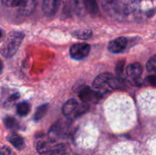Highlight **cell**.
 <instances>
[{"instance_id":"18","label":"cell","mask_w":156,"mask_h":155,"mask_svg":"<svg viewBox=\"0 0 156 155\" xmlns=\"http://www.w3.org/2000/svg\"><path fill=\"white\" fill-rule=\"evenodd\" d=\"M66 150L62 144H57L53 147V149L47 152L46 155H65Z\"/></svg>"},{"instance_id":"13","label":"cell","mask_w":156,"mask_h":155,"mask_svg":"<svg viewBox=\"0 0 156 155\" xmlns=\"http://www.w3.org/2000/svg\"><path fill=\"white\" fill-rule=\"evenodd\" d=\"M74 37L79 40H88L92 36V31L89 29H82V30H77L72 33Z\"/></svg>"},{"instance_id":"24","label":"cell","mask_w":156,"mask_h":155,"mask_svg":"<svg viewBox=\"0 0 156 155\" xmlns=\"http://www.w3.org/2000/svg\"><path fill=\"white\" fill-rule=\"evenodd\" d=\"M124 65H125L124 60L120 61L119 62H117V65H116V72H117L118 74H122V72H123V68H124Z\"/></svg>"},{"instance_id":"2","label":"cell","mask_w":156,"mask_h":155,"mask_svg":"<svg viewBox=\"0 0 156 155\" xmlns=\"http://www.w3.org/2000/svg\"><path fill=\"white\" fill-rule=\"evenodd\" d=\"M104 10L111 15H119L126 13V9L120 0H99Z\"/></svg>"},{"instance_id":"9","label":"cell","mask_w":156,"mask_h":155,"mask_svg":"<svg viewBox=\"0 0 156 155\" xmlns=\"http://www.w3.org/2000/svg\"><path fill=\"white\" fill-rule=\"evenodd\" d=\"M7 140L18 150H21L24 146V141L22 137L15 133H12L7 136Z\"/></svg>"},{"instance_id":"3","label":"cell","mask_w":156,"mask_h":155,"mask_svg":"<svg viewBox=\"0 0 156 155\" xmlns=\"http://www.w3.org/2000/svg\"><path fill=\"white\" fill-rule=\"evenodd\" d=\"M90 50H91V46L89 44L86 43H79L74 44L70 48V56L76 60H81L88 56Z\"/></svg>"},{"instance_id":"20","label":"cell","mask_w":156,"mask_h":155,"mask_svg":"<svg viewBox=\"0 0 156 155\" xmlns=\"http://www.w3.org/2000/svg\"><path fill=\"white\" fill-rule=\"evenodd\" d=\"M88 108H89V106L86 104V103H84L82 105H80V106H78V107L75 110V115L78 117L83 115L88 110Z\"/></svg>"},{"instance_id":"5","label":"cell","mask_w":156,"mask_h":155,"mask_svg":"<svg viewBox=\"0 0 156 155\" xmlns=\"http://www.w3.org/2000/svg\"><path fill=\"white\" fill-rule=\"evenodd\" d=\"M127 40L123 36H120L113 40L109 43L108 50L112 53H120L126 48Z\"/></svg>"},{"instance_id":"12","label":"cell","mask_w":156,"mask_h":155,"mask_svg":"<svg viewBox=\"0 0 156 155\" xmlns=\"http://www.w3.org/2000/svg\"><path fill=\"white\" fill-rule=\"evenodd\" d=\"M85 9L88 13L96 15L98 12V5L97 0H82Z\"/></svg>"},{"instance_id":"7","label":"cell","mask_w":156,"mask_h":155,"mask_svg":"<svg viewBox=\"0 0 156 155\" xmlns=\"http://www.w3.org/2000/svg\"><path fill=\"white\" fill-rule=\"evenodd\" d=\"M143 73V67L139 62L131 63L126 67V74L132 79H137L141 76Z\"/></svg>"},{"instance_id":"19","label":"cell","mask_w":156,"mask_h":155,"mask_svg":"<svg viewBox=\"0 0 156 155\" xmlns=\"http://www.w3.org/2000/svg\"><path fill=\"white\" fill-rule=\"evenodd\" d=\"M4 125L7 129H15L18 127V124L17 122L16 119L13 117L7 116L4 119Z\"/></svg>"},{"instance_id":"25","label":"cell","mask_w":156,"mask_h":155,"mask_svg":"<svg viewBox=\"0 0 156 155\" xmlns=\"http://www.w3.org/2000/svg\"><path fill=\"white\" fill-rule=\"evenodd\" d=\"M19 97L20 95L18 93H15V94H12V95L9 97V98L8 99L7 101H6V103H7V104H10V103H14L15 100H17L18 98H19Z\"/></svg>"},{"instance_id":"16","label":"cell","mask_w":156,"mask_h":155,"mask_svg":"<svg viewBox=\"0 0 156 155\" xmlns=\"http://www.w3.org/2000/svg\"><path fill=\"white\" fill-rule=\"evenodd\" d=\"M53 147L54 146H51L50 143L47 142V141H41L37 144V150L40 153H47L51 149H53Z\"/></svg>"},{"instance_id":"23","label":"cell","mask_w":156,"mask_h":155,"mask_svg":"<svg viewBox=\"0 0 156 155\" xmlns=\"http://www.w3.org/2000/svg\"><path fill=\"white\" fill-rule=\"evenodd\" d=\"M0 155H15V153L7 146H3L0 149Z\"/></svg>"},{"instance_id":"28","label":"cell","mask_w":156,"mask_h":155,"mask_svg":"<svg viewBox=\"0 0 156 155\" xmlns=\"http://www.w3.org/2000/svg\"><path fill=\"white\" fill-rule=\"evenodd\" d=\"M2 30H0V39H1L2 37Z\"/></svg>"},{"instance_id":"22","label":"cell","mask_w":156,"mask_h":155,"mask_svg":"<svg viewBox=\"0 0 156 155\" xmlns=\"http://www.w3.org/2000/svg\"><path fill=\"white\" fill-rule=\"evenodd\" d=\"M24 0H2L3 4L8 7H16L21 5Z\"/></svg>"},{"instance_id":"4","label":"cell","mask_w":156,"mask_h":155,"mask_svg":"<svg viewBox=\"0 0 156 155\" xmlns=\"http://www.w3.org/2000/svg\"><path fill=\"white\" fill-rule=\"evenodd\" d=\"M61 0H44L42 10L47 17H52L56 15L59 9Z\"/></svg>"},{"instance_id":"27","label":"cell","mask_w":156,"mask_h":155,"mask_svg":"<svg viewBox=\"0 0 156 155\" xmlns=\"http://www.w3.org/2000/svg\"><path fill=\"white\" fill-rule=\"evenodd\" d=\"M2 69H3V64H2V61L0 60V73L2 72Z\"/></svg>"},{"instance_id":"15","label":"cell","mask_w":156,"mask_h":155,"mask_svg":"<svg viewBox=\"0 0 156 155\" xmlns=\"http://www.w3.org/2000/svg\"><path fill=\"white\" fill-rule=\"evenodd\" d=\"M30 110V106L27 102H21L17 106V113L20 116H26Z\"/></svg>"},{"instance_id":"11","label":"cell","mask_w":156,"mask_h":155,"mask_svg":"<svg viewBox=\"0 0 156 155\" xmlns=\"http://www.w3.org/2000/svg\"><path fill=\"white\" fill-rule=\"evenodd\" d=\"M78 106H79V103L77 100L75 99H70L67 100L62 106V113L65 115H70L72 112H75Z\"/></svg>"},{"instance_id":"1","label":"cell","mask_w":156,"mask_h":155,"mask_svg":"<svg viewBox=\"0 0 156 155\" xmlns=\"http://www.w3.org/2000/svg\"><path fill=\"white\" fill-rule=\"evenodd\" d=\"M24 38L21 31H12L6 36L0 47V53L5 58H11L16 54Z\"/></svg>"},{"instance_id":"6","label":"cell","mask_w":156,"mask_h":155,"mask_svg":"<svg viewBox=\"0 0 156 155\" xmlns=\"http://www.w3.org/2000/svg\"><path fill=\"white\" fill-rule=\"evenodd\" d=\"M79 97L82 102L88 103V102L98 100L101 97V94L94 92L88 87H85L79 91Z\"/></svg>"},{"instance_id":"10","label":"cell","mask_w":156,"mask_h":155,"mask_svg":"<svg viewBox=\"0 0 156 155\" xmlns=\"http://www.w3.org/2000/svg\"><path fill=\"white\" fill-rule=\"evenodd\" d=\"M37 0H24L21 4V13L24 15H29L34 11Z\"/></svg>"},{"instance_id":"21","label":"cell","mask_w":156,"mask_h":155,"mask_svg":"<svg viewBox=\"0 0 156 155\" xmlns=\"http://www.w3.org/2000/svg\"><path fill=\"white\" fill-rule=\"evenodd\" d=\"M146 68L150 72L156 73V55L150 58L146 64Z\"/></svg>"},{"instance_id":"26","label":"cell","mask_w":156,"mask_h":155,"mask_svg":"<svg viewBox=\"0 0 156 155\" xmlns=\"http://www.w3.org/2000/svg\"><path fill=\"white\" fill-rule=\"evenodd\" d=\"M147 81H149V84H151L153 86L156 87V74H152V75H149L147 78Z\"/></svg>"},{"instance_id":"17","label":"cell","mask_w":156,"mask_h":155,"mask_svg":"<svg viewBox=\"0 0 156 155\" xmlns=\"http://www.w3.org/2000/svg\"><path fill=\"white\" fill-rule=\"evenodd\" d=\"M47 110H48V104H47V103L38 106L34 113V120H36V121L41 120L46 115Z\"/></svg>"},{"instance_id":"14","label":"cell","mask_w":156,"mask_h":155,"mask_svg":"<svg viewBox=\"0 0 156 155\" xmlns=\"http://www.w3.org/2000/svg\"><path fill=\"white\" fill-rule=\"evenodd\" d=\"M109 87L112 89H123L126 87V83L124 80L122 79L121 78H114L110 80V81L108 84Z\"/></svg>"},{"instance_id":"8","label":"cell","mask_w":156,"mask_h":155,"mask_svg":"<svg viewBox=\"0 0 156 155\" xmlns=\"http://www.w3.org/2000/svg\"><path fill=\"white\" fill-rule=\"evenodd\" d=\"M113 78L112 74L109 72H105L101 73L99 75H98L97 77L94 78V81H93V87L94 88H101V87H103L104 85L108 84V82L110 81L111 78Z\"/></svg>"}]
</instances>
